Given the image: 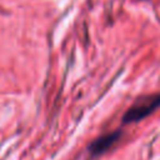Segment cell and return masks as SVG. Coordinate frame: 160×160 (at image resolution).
<instances>
[{
	"mask_svg": "<svg viewBox=\"0 0 160 160\" xmlns=\"http://www.w3.org/2000/svg\"><path fill=\"white\" fill-rule=\"evenodd\" d=\"M160 108V94H152L148 96H142L138 99L132 106L128 109V111L122 116V122L129 124V122H136L150 114H152L156 109Z\"/></svg>",
	"mask_w": 160,
	"mask_h": 160,
	"instance_id": "cell-1",
	"label": "cell"
},
{
	"mask_svg": "<svg viewBox=\"0 0 160 160\" xmlns=\"http://www.w3.org/2000/svg\"><path fill=\"white\" fill-rule=\"evenodd\" d=\"M121 138V130H115L108 134H104L99 138H96L89 146L90 154L92 156H99L110 150Z\"/></svg>",
	"mask_w": 160,
	"mask_h": 160,
	"instance_id": "cell-2",
	"label": "cell"
}]
</instances>
